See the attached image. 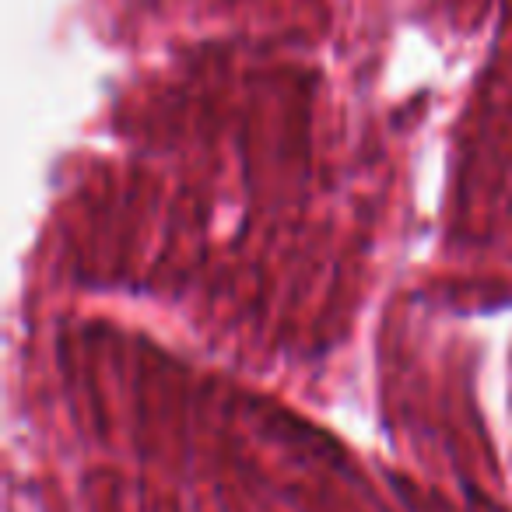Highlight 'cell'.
Wrapping results in <instances>:
<instances>
[]
</instances>
